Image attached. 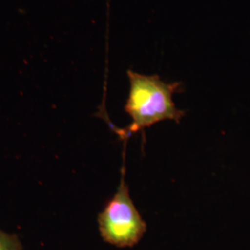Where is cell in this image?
I'll return each mask as SVG.
<instances>
[{"mask_svg":"<svg viewBox=\"0 0 250 250\" xmlns=\"http://www.w3.org/2000/svg\"><path fill=\"white\" fill-rule=\"evenodd\" d=\"M130 89L125 106L132 123L126 129L125 137L151 127L162 121L170 120L179 124L186 112L178 109L172 96L178 93L181 83H166L157 74L145 75L127 71Z\"/></svg>","mask_w":250,"mask_h":250,"instance_id":"6da1fadb","label":"cell"},{"mask_svg":"<svg viewBox=\"0 0 250 250\" xmlns=\"http://www.w3.org/2000/svg\"><path fill=\"white\" fill-rule=\"evenodd\" d=\"M122 180L116 194L99 213V232L104 241L118 248H132L146 232V223L130 196L123 167Z\"/></svg>","mask_w":250,"mask_h":250,"instance_id":"7a4b0ae2","label":"cell"},{"mask_svg":"<svg viewBox=\"0 0 250 250\" xmlns=\"http://www.w3.org/2000/svg\"><path fill=\"white\" fill-rule=\"evenodd\" d=\"M0 250H21L18 237L0 229Z\"/></svg>","mask_w":250,"mask_h":250,"instance_id":"3957f363","label":"cell"}]
</instances>
